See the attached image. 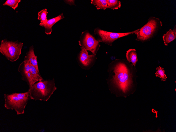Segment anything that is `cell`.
<instances>
[{"label":"cell","instance_id":"cell-1","mask_svg":"<svg viewBox=\"0 0 176 132\" xmlns=\"http://www.w3.org/2000/svg\"><path fill=\"white\" fill-rule=\"evenodd\" d=\"M125 60L116 59L110 63L108 71L114 72L113 84L124 93L128 92L133 83V65Z\"/></svg>","mask_w":176,"mask_h":132},{"label":"cell","instance_id":"cell-2","mask_svg":"<svg viewBox=\"0 0 176 132\" xmlns=\"http://www.w3.org/2000/svg\"><path fill=\"white\" fill-rule=\"evenodd\" d=\"M56 89L53 79L36 82L29 87L28 91L31 99L47 101Z\"/></svg>","mask_w":176,"mask_h":132},{"label":"cell","instance_id":"cell-3","mask_svg":"<svg viewBox=\"0 0 176 132\" xmlns=\"http://www.w3.org/2000/svg\"><path fill=\"white\" fill-rule=\"evenodd\" d=\"M5 107L7 109L14 110L17 114H23L28 100L31 99L29 91L22 93L4 94Z\"/></svg>","mask_w":176,"mask_h":132},{"label":"cell","instance_id":"cell-4","mask_svg":"<svg viewBox=\"0 0 176 132\" xmlns=\"http://www.w3.org/2000/svg\"><path fill=\"white\" fill-rule=\"evenodd\" d=\"M23 46V43L18 41H12L4 39L1 41L0 52L8 60L13 62L19 58Z\"/></svg>","mask_w":176,"mask_h":132},{"label":"cell","instance_id":"cell-5","mask_svg":"<svg viewBox=\"0 0 176 132\" xmlns=\"http://www.w3.org/2000/svg\"><path fill=\"white\" fill-rule=\"evenodd\" d=\"M162 26V23L159 19L154 17H150L148 22L135 34L137 35L136 40L143 42L150 39Z\"/></svg>","mask_w":176,"mask_h":132},{"label":"cell","instance_id":"cell-6","mask_svg":"<svg viewBox=\"0 0 176 132\" xmlns=\"http://www.w3.org/2000/svg\"><path fill=\"white\" fill-rule=\"evenodd\" d=\"M139 30V29L129 32L118 33L108 32L97 28L94 30V34L98 36L99 37L98 40L99 42H102L111 46L113 42L118 39L130 34H135Z\"/></svg>","mask_w":176,"mask_h":132},{"label":"cell","instance_id":"cell-7","mask_svg":"<svg viewBox=\"0 0 176 132\" xmlns=\"http://www.w3.org/2000/svg\"><path fill=\"white\" fill-rule=\"evenodd\" d=\"M99 42L96 40L87 30L82 32L79 41V45L87 51H91L93 54L96 55L100 46Z\"/></svg>","mask_w":176,"mask_h":132},{"label":"cell","instance_id":"cell-8","mask_svg":"<svg viewBox=\"0 0 176 132\" xmlns=\"http://www.w3.org/2000/svg\"><path fill=\"white\" fill-rule=\"evenodd\" d=\"M30 65L29 60L25 58L18 69V71L21 75L22 79L27 82L29 87L35 83L30 70Z\"/></svg>","mask_w":176,"mask_h":132},{"label":"cell","instance_id":"cell-9","mask_svg":"<svg viewBox=\"0 0 176 132\" xmlns=\"http://www.w3.org/2000/svg\"><path fill=\"white\" fill-rule=\"evenodd\" d=\"M79 56L80 62L85 67L89 66L94 60L96 55H89L87 51L84 48L81 47Z\"/></svg>","mask_w":176,"mask_h":132},{"label":"cell","instance_id":"cell-10","mask_svg":"<svg viewBox=\"0 0 176 132\" xmlns=\"http://www.w3.org/2000/svg\"><path fill=\"white\" fill-rule=\"evenodd\" d=\"M64 18L63 14L61 13L58 16L48 19L46 23L41 26L45 28V32L47 35L51 34L52 32V27L56 23Z\"/></svg>","mask_w":176,"mask_h":132},{"label":"cell","instance_id":"cell-11","mask_svg":"<svg viewBox=\"0 0 176 132\" xmlns=\"http://www.w3.org/2000/svg\"><path fill=\"white\" fill-rule=\"evenodd\" d=\"M25 58L27 59L30 62L31 64L35 67L39 71L37 60V56L35 55L34 47L33 46L30 47L29 50L26 53V56Z\"/></svg>","mask_w":176,"mask_h":132},{"label":"cell","instance_id":"cell-12","mask_svg":"<svg viewBox=\"0 0 176 132\" xmlns=\"http://www.w3.org/2000/svg\"><path fill=\"white\" fill-rule=\"evenodd\" d=\"M176 38V25L173 30L170 29L164 34L163 36V39L164 43L165 46H167L168 44L175 40Z\"/></svg>","mask_w":176,"mask_h":132},{"label":"cell","instance_id":"cell-13","mask_svg":"<svg viewBox=\"0 0 176 132\" xmlns=\"http://www.w3.org/2000/svg\"><path fill=\"white\" fill-rule=\"evenodd\" d=\"M126 57L127 61L135 66L138 60L136 50L134 49H129L126 51Z\"/></svg>","mask_w":176,"mask_h":132},{"label":"cell","instance_id":"cell-14","mask_svg":"<svg viewBox=\"0 0 176 132\" xmlns=\"http://www.w3.org/2000/svg\"><path fill=\"white\" fill-rule=\"evenodd\" d=\"M91 3L95 6L97 9L104 10L107 8L106 0H91Z\"/></svg>","mask_w":176,"mask_h":132},{"label":"cell","instance_id":"cell-15","mask_svg":"<svg viewBox=\"0 0 176 132\" xmlns=\"http://www.w3.org/2000/svg\"><path fill=\"white\" fill-rule=\"evenodd\" d=\"M48 13L46 9H43L38 12L37 19L40 20L39 25L41 26L46 24L48 21L47 15Z\"/></svg>","mask_w":176,"mask_h":132},{"label":"cell","instance_id":"cell-16","mask_svg":"<svg viewBox=\"0 0 176 132\" xmlns=\"http://www.w3.org/2000/svg\"><path fill=\"white\" fill-rule=\"evenodd\" d=\"M107 8L113 10L117 9L121 7L120 1L118 0H106Z\"/></svg>","mask_w":176,"mask_h":132},{"label":"cell","instance_id":"cell-17","mask_svg":"<svg viewBox=\"0 0 176 132\" xmlns=\"http://www.w3.org/2000/svg\"><path fill=\"white\" fill-rule=\"evenodd\" d=\"M156 70L157 71L155 73L156 76L161 78L162 81H165L167 77L165 74V71L164 69L159 66L156 68Z\"/></svg>","mask_w":176,"mask_h":132},{"label":"cell","instance_id":"cell-18","mask_svg":"<svg viewBox=\"0 0 176 132\" xmlns=\"http://www.w3.org/2000/svg\"><path fill=\"white\" fill-rule=\"evenodd\" d=\"M21 0H7L3 4V6H7L15 10L18 7Z\"/></svg>","mask_w":176,"mask_h":132}]
</instances>
